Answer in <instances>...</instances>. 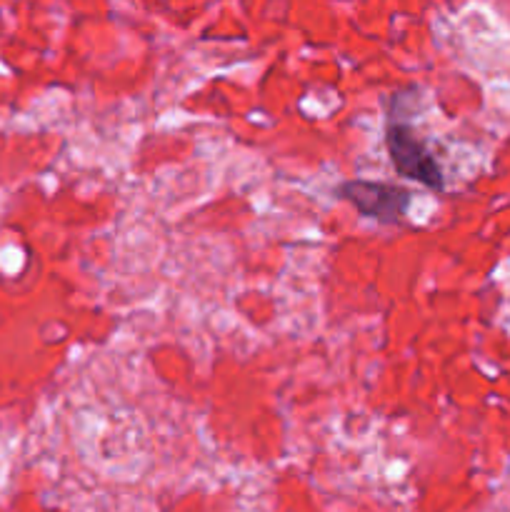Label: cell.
I'll list each match as a JSON object with an SVG mask.
<instances>
[{
	"instance_id": "obj_1",
	"label": "cell",
	"mask_w": 510,
	"mask_h": 512,
	"mask_svg": "<svg viewBox=\"0 0 510 512\" xmlns=\"http://www.w3.org/2000/svg\"><path fill=\"white\" fill-rule=\"evenodd\" d=\"M385 145H388V155L393 160L395 170L403 178L418 180V183L428 185L433 190L445 188L438 160H435L428 145L415 135V130L410 125L395 123L390 118L388 130H385Z\"/></svg>"
},
{
	"instance_id": "obj_2",
	"label": "cell",
	"mask_w": 510,
	"mask_h": 512,
	"mask_svg": "<svg viewBox=\"0 0 510 512\" xmlns=\"http://www.w3.org/2000/svg\"><path fill=\"white\" fill-rule=\"evenodd\" d=\"M338 195L348 200L360 215L375 218L380 223H398L410 208L408 188L395 183H373V180H348L338 188Z\"/></svg>"
}]
</instances>
